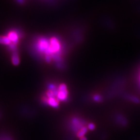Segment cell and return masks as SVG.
Wrapping results in <instances>:
<instances>
[{"label": "cell", "mask_w": 140, "mask_h": 140, "mask_svg": "<svg viewBox=\"0 0 140 140\" xmlns=\"http://www.w3.org/2000/svg\"><path fill=\"white\" fill-rule=\"evenodd\" d=\"M69 98V91L65 84H61L58 86L57 98L60 102L67 101Z\"/></svg>", "instance_id": "1"}, {"label": "cell", "mask_w": 140, "mask_h": 140, "mask_svg": "<svg viewBox=\"0 0 140 140\" xmlns=\"http://www.w3.org/2000/svg\"><path fill=\"white\" fill-rule=\"evenodd\" d=\"M49 46V42L45 39H41L39 41V49L41 52H43L45 54L47 51Z\"/></svg>", "instance_id": "2"}, {"label": "cell", "mask_w": 140, "mask_h": 140, "mask_svg": "<svg viewBox=\"0 0 140 140\" xmlns=\"http://www.w3.org/2000/svg\"><path fill=\"white\" fill-rule=\"evenodd\" d=\"M7 36L9 37V39L12 41V43L17 45L19 42V35L16 32L10 31Z\"/></svg>", "instance_id": "3"}, {"label": "cell", "mask_w": 140, "mask_h": 140, "mask_svg": "<svg viewBox=\"0 0 140 140\" xmlns=\"http://www.w3.org/2000/svg\"><path fill=\"white\" fill-rule=\"evenodd\" d=\"M11 59H12V62L14 66H18L20 63V58L17 51L14 52Z\"/></svg>", "instance_id": "4"}, {"label": "cell", "mask_w": 140, "mask_h": 140, "mask_svg": "<svg viewBox=\"0 0 140 140\" xmlns=\"http://www.w3.org/2000/svg\"><path fill=\"white\" fill-rule=\"evenodd\" d=\"M12 41L7 36H0V44L4 45H10Z\"/></svg>", "instance_id": "5"}, {"label": "cell", "mask_w": 140, "mask_h": 140, "mask_svg": "<svg viewBox=\"0 0 140 140\" xmlns=\"http://www.w3.org/2000/svg\"><path fill=\"white\" fill-rule=\"evenodd\" d=\"M79 140H88L85 137H83V138L79 139Z\"/></svg>", "instance_id": "6"}, {"label": "cell", "mask_w": 140, "mask_h": 140, "mask_svg": "<svg viewBox=\"0 0 140 140\" xmlns=\"http://www.w3.org/2000/svg\"><path fill=\"white\" fill-rule=\"evenodd\" d=\"M139 84L140 85V72L139 75Z\"/></svg>", "instance_id": "7"}]
</instances>
